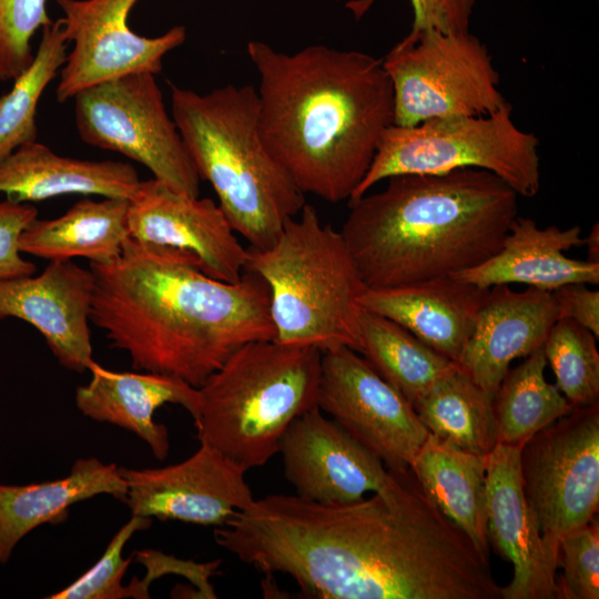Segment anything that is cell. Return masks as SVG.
Returning <instances> with one entry per match:
<instances>
[{"label":"cell","instance_id":"cell-18","mask_svg":"<svg viewBox=\"0 0 599 599\" xmlns=\"http://www.w3.org/2000/svg\"><path fill=\"white\" fill-rule=\"evenodd\" d=\"M520 445L497 444L487 455L486 520L489 545L512 565L501 599H557V564L522 489Z\"/></svg>","mask_w":599,"mask_h":599},{"label":"cell","instance_id":"cell-1","mask_svg":"<svg viewBox=\"0 0 599 599\" xmlns=\"http://www.w3.org/2000/svg\"><path fill=\"white\" fill-rule=\"evenodd\" d=\"M214 539L240 561L285 573L323 599H414L433 557L426 516L393 473L382 489L348 504L254 499L216 527Z\"/></svg>","mask_w":599,"mask_h":599},{"label":"cell","instance_id":"cell-21","mask_svg":"<svg viewBox=\"0 0 599 599\" xmlns=\"http://www.w3.org/2000/svg\"><path fill=\"white\" fill-rule=\"evenodd\" d=\"M88 384L77 387L75 405L85 416L130 430L163 460L170 448L167 428L154 420L165 404L182 406L193 419L200 412L199 388L159 373L114 372L95 363Z\"/></svg>","mask_w":599,"mask_h":599},{"label":"cell","instance_id":"cell-26","mask_svg":"<svg viewBox=\"0 0 599 599\" xmlns=\"http://www.w3.org/2000/svg\"><path fill=\"white\" fill-rule=\"evenodd\" d=\"M487 455L429 434L410 469L439 510L489 558L486 520Z\"/></svg>","mask_w":599,"mask_h":599},{"label":"cell","instance_id":"cell-17","mask_svg":"<svg viewBox=\"0 0 599 599\" xmlns=\"http://www.w3.org/2000/svg\"><path fill=\"white\" fill-rule=\"evenodd\" d=\"M94 276L70 261H52L39 275L0 280V321L18 318L44 338L58 363L83 373L97 363L90 331Z\"/></svg>","mask_w":599,"mask_h":599},{"label":"cell","instance_id":"cell-38","mask_svg":"<svg viewBox=\"0 0 599 599\" xmlns=\"http://www.w3.org/2000/svg\"><path fill=\"white\" fill-rule=\"evenodd\" d=\"M583 245L587 250L588 261L599 263V227L593 224L587 237H583Z\"/></svg>","mask_w":599,"mask_h":599},{"label":"cell","instance_id":"cell-8","mask_svg":"<svg viewBox=\"0 0 599 599\" xmlns=\"http://www.w3.org/2000/svg\"><path fill=\"white\" fill-rule=\"evenodd\" d=\"M537 136L521 130L507 102L494 113L433 119L413 126L390 125L349 202L375 184L402 174H438L459 169L490 172L518 196L540 189Z\"/></svg>","mask_w":599,"mask_h":599},{"label":"cell","instance_id":"cell-23","mask_svg":"<svg viewBox=\"0 0 599 599\" xmlns=\"http://www.w3.org/2000/svg\"><path fill=\"white\" fill-rule=\"evenodd\" d=\"M141 181L126 162L64 156L38 141L0 160V193L19 203L71 194L131 200Z\"/></svg>","mask_w":599,"mask_h":599},{"label":"cell","instance_id":"cell-35","mask_svg":"<svg viewBox=\"0 0 599 599\" xmlns=\"http://www.w3.org/2000/svg\"><path fill=\"white\" fill-rule=\"evenodd\" d=\"M38 217L31 203L0 201V280L33 275L35 265L23 257L19 241L22 232Z\"/></svg>","mask_w":599,"mask_h":599},{"label":"cell","instance_id":"cell-2","mask_svg":"<svg viewBox=\"0 0 599 599\" xmlns=\"http://www.w3.org/2000/svg\"><path fill=\"white\" fill-rule=\"evenodd\" d=\"M89 268L90 321L136 370L199 388L243 345L276 338L268 287L252 272L223 282L189 252L130 237L116 258Z\"/></svg>","mask_w":599,"mask_h":599},{"label":"cell","instance_id":"cell-13","mask_svg":"<svg viewBox=\"0 0 599 599\" xmlns=\"http://www.w3.org/2000/svg\"><path fill=\"white\" fill-rule=\"evenodd\" d=\"M140 0H55L71 50L55 89L61 103L97 83L131 73L162 71L163 58L186 39L184 26L158 37L134 32L129 17Z\"/></svg>","mask_w":599,"mask_h":599},{"label":"cell","instance_id":"cell-20","mask_svg":"<svg viewBox=\"0 0 599 599\" xmlns=\"http://www.w3.org/2000/svg\"><path fill=\"white\" fill-rule=\"evenodd\" d=\"M583 245L579 225L539 227L530 217L517 216L498 251L451 276L479 288L525 284L552 292L569 284L599 283V263L568 257L565 252Z\"/></svg>","mask_w":599,"mask_h":599},{"label":"cell","instance_id":"cell-16","mask_svg":"<svg viewBox=\"0 0 599 599\" xmlns=\"http://www.w3.org/2000/svg\"><path fill=\"white\" fill-rule=\"evenodd\" d=\"M284 475L301 498L348 504L382 489L390 470L315 407L296 417L278 445Z\"/></svg>","mask_w":599,"mask_h":599},{"label":"cell","instance_id":"cell-37","mask_svg":"<svg viewBox=\"0 0 599 599\" xmlns=\"http://www.w3.org/2000/svg\"><path fill=\"white\" fill-rule=\"evenodd\" d=\"M559 318L567 317L599 337V292L586 284H569L552 291Z\"/></svg>","mask_w":599,"mask_h":599},{"label":"cell","instance_id":"cell-7","mask_svg":"<svg viewBox=\"0 0 599 599\" xmlns=\"http://www.w3.org/2000/svg\"><path fill=\"white\" fill-rule=\"evenodd\" d=\"M322 352L250 342L199 387L197 438L245 471L278 453L291 423L317 407Z\"/></svg>","mask_w":599,"mask_h":599},{"label":"cell","instance_id":"cell-31","mask_svg":"<svg viewBox=\"0 0 599 599\" xmlns=\"http://www.w3.org/2000/svg\"><path fill=\"white\" fill-rule=\"evenodd\" d=\"M597 337L575 321L560 317L544 344L556 386L573 407L599 403Z\"/></svg>","mask_w":599,"mask_h":599},{"label":"cell","instance_id":"cell-28","mask_svg":"<svg viewBox=\"0 0 599 599\" xmlns=\"http://www.w3.org/2000/svg\"><path fill=\"white\" fill-rule=\"evenodd\" d=\"M494 396L458 367L415 406L428 433L461 449L488 455L497 445Z\"/></svg>","mask_w":599,"mask_h":599},{"label":"cell","instance_id":"cell-34","mask_svg":"<svg viewBox=\"0 0 599 599\" xmlns=\"http://www.w3.org/2000/svg\"><path fill=\"white\" fill-rule=\"evenodd\" d=\"M557 599L599 598V524H589L565 535L558 545Z\"/></svg>","mask_w":599,"mask_h":599},{"label":"cell","instance_id":"cell-14","mask_svg":"<svg viewBox=\"0 0 599 599\" xmlns=\"http://www.w3.org/2000/svg\"><path fill=\"white\" fill-rule=\"evenodd\" d=\"M132 515L221 527L253 500L246 471L209 445L161 467H120Z\"/></svg>","mask_w":599,"mask_h":599},{"label":"cell","instance_id":"cell-33","mask_svg":"<svg viewBox=\"0 0 599 599\" xmlns=\"http://www.w3.org/2000/svg\"><path fill=\"white\" fill-rule=\"evenodd\" d=\"M47 0H0V80H13L32 61L34 34L52 22Z\"/></svg>","mask_w":599,"mask_h":599},{"label":"cell","instance_id":"cell-11","mask_svg":"<svg viewBox=\"0 0 599 599\" xmlns=\"http://www.w3.org/2000/svg\"><path fill=\"white\" fill-rule=\"evenodd\" d=\"M524 494L557 564L560 539L599 508V403L575 407L530 437L520 450Z\"/></svg>","mask_w":599,"mask_h":599},{"label":"cell","instance_id":"cell-19","mask_svg":"<svg viewBox=\"0 0 599 599\" xmlns=\"http://www.w3.org/2000/svg\"><path fill=\"white\" fill-rule=\"evenodd\" d=\"M559 318L552 292L509 285L488 290L458 365L478 386L497 392L514 359L541 348Z\"/></svg>","mask_w":599,"mask_h":599},{"label":"cell","instance_id":"cell-27","mask_svg":"<svg viewBox=\"0 0 599 599\" xmlns=\"http://www.w3.org/2000/svg\"><path fill=\"white\" fill-rule=\"evenodd\" d=\"M364 358L415 406L458 364L384 316L364 311L361 323Z\"/></svg>","mask_w":599,"mask_h":599},{"label":"cell","instance_id":"cell-4","mask_svg":"<svg viewBox=\"0 0 599 599\" xmlns=\"http://www.w3.org/2000/svg\"><path fill=\"white\" fill-rule=\"evenodd\" d=\"M349 202L339 230L367 287L418 283L480 264L518 216V194L495 174L459 169L402 174Z\"/></svg>","mask_w":599,"mask_h":599},{"label":"cell","instance_id":"cell-22","mask_svg":"<svg viewBox=\"0 0 599 599\" xmlns=\"http://www.w3.org/2000/svg\"><path fill=\"white\" fill-rule=\"evenodd\" d=\"M488 290L441 276L400 286L367 287L362 305L458 363Z\"/></svg>","mask_w":599,"mask_h":599},{"label":"cell","instance_id":"cell-9","mask_svg":"<svg viewBox=\"0 0 599 599\" xmlns=\"http://www.w3.org/2000/svg\"><path fill=\"white\" fill-rule=\"evenodd\" d=\"M394 97V124L486 115L507 101L484 42L470 31L410 30L382 59Z\"/></svg>","mask_w":599,"mask_h":599},{"label":"cell","instance_id":"cell-5","mask_svg":"<svg viewBox=\"0 0 599 599\" xmlns=\"http://www.w3.org/2000/svg\"><path fill=\"white\" fill-rule=\"evenodd\" d=\"M171 115L201 180L207 181L236 234L265 250L298 215L305 194L267 151L251 84L205 93L170 83Z\"/></svg>","mask_w":599,"mask_h":599},{"label":"cell","instance_id":"cell-29","mask_svg":"<svg viewBox=\"0 0 599 599\" xmlns=\"http://www.w3.org/2000/svg\"><path fill=\"white\" fill-rule=\"evenodd\" d=\"M544 346L509 368L494 395L497 444L522 446L575 407L547 382Z\"/></svg>","mask_w":599,"mask_h":599},{"label":"cell","instance_id":"cell-32","mask_svg":"<svg viewBox=\"0 0 599 599\" xmlns=\"http://www.w3.org/2000/svg\"><path fill=\"white\" fill-rule=\"evenodd\" d=\"M152 518L132 515L113 536L100 559L72 583L54 592L49 599H122L133 597L131 587L122 586V578L131 562L122 556L131 537L150 527Z\"/></svg>","mask_w":599,"mask_h":599},{"label":"cell","instance_id":"cell-3","mask_svg":"<svg viewBox=\"0 0 599 599\" xmlns=\"http://www.w3.org/2000/svg\"><path fill=\"white\" fill-rule=\"evenodd\" d=\"M258 129L267 151L305 194L349 200L394 124L390 79L377 59L324 44L294 53L252 40Z\"/></svg>","mask_w":599,"mask_h":599},{"label":"cell","instance_id":"cell-30","mask_svg":"<svg viewBox=\"0 0 599 599\" xmlns=\"http://www.w3.org/2000/svg\"><path fill=\"white\" fill-rule=\"evenodd\" d=\"M69 44L61 18L45 26L32 61L13 79L12 88L0 95V160L37 141L38 105L64 64Z\"/></svg>","mask_w":599,"mask_h":599},{"label":"cell","instance_id":"cell-25","mask_svg":"<svg viewBox=\"0 0 599 599\" xmlns=\"http://www.w3.org/2000/svg\"><path fill=\"white\" fill-rule=\"evenodd\" d=\"M129 201L83 199L58 217H37L22 232L20 250L49 262L77 257L90 263L110 262L121 254L130 237Z\"/></svg>","mask_w":599,"mask_h":599},{"label":"cell","instance_id":"cell-15","mask_svg":"<svg viewBox=\"0 0 599 599\" xmlns=\"http://www.w3.org/2000/svg\"><path fill=\"white\" fill-rule=\"evenodd\" d=\"M130 238L194 255L202 271L234 283L246 270L248 251L212 199L173 190L156 179L141 181L129 201Z\"/></svg>","mask_w":599,"mask_h":599},{"label":"cell","instance_id":"cell-10","mask_svg":"<svg viewBox=\"0 0 599 599\" xmlns=\"http://www.w3.org/2000/svg\"><path fill=\"white\" fill-rule=\"evenodd\" d=\"M80 139L142 164L175 191L200 196L201 179L169 114L155 74L131 73L73 97Z\"/></svg>","mask_w":599,"mask_h":599},{"label":"cell","instance_id":"cell-36","mask_svg":"<svg viewBox=\"0 0 599 599\" xmlns=\"http://www.w3.org/2000/svg\"><path fill=\"white\" fill-rule=\"evenodd\" d=\"M409 3L414 16L412 30L470 31L476 0H409Z\"/></svg>","mask_w":599,"mask_h":599},{"label":"cell","instance_id":"cell-6","mask_svg":"<svg viewBox=\"0 0 599 599\" xmlns=\"http://www.w3.org/2000/svg\"><path fill=\"white\" fill-rule=\"evenodd\" d=\"M246 270L270 291L278 343L326 352L362 349V298L367 290L339 231L322 223L306 204L288 220L275 243L248 247Z\"/></svg>","mask_w":599,"mask_h":599},{"label":"cell","instance_id":"cell-12","mask_svg":"<svg viewBox=\"0 0 599 599\" xmlns=\"http://www.w3.org/2000/svg\"><path fill=\"white\" fill-rule=\"evenodd\" d=\"M317 407L395 473L410 469L429 435L412 403L348 347L322 353Z\"/></svg>","mask_w":599,"mask_h":599},{"label":"cell","instance_id":"cell-24","mask_svg":"<svg viewBox=\"0 0 599 599\" xmlns=\"http://www.w3.org/2000/svg\"><path fill=\"white\" fill-rule=\"evenodd\" d=\"M126 483L115 464L95 457L74 461L65 477L27 485L0 484V566L37 527L67 520L72 505L99 495L123 500Z\"/></svg>","mask_w":599,"mask_h":599}]
</instances>
